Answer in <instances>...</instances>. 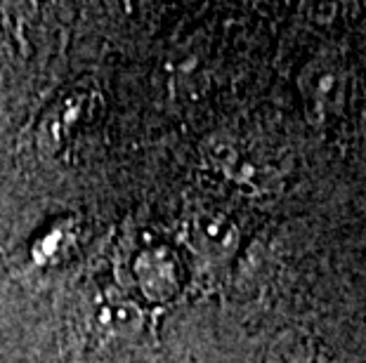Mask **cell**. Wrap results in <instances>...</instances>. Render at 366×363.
Returning a JSON list of instances; mask_svg holds the SVG:
<instances>
[{"instance_id":"2","label":"cell","mask_w":366,"mask_h":363,"mask_svg":"<svg viewBox=\"0 0 366 363\" xmlns=\"http://www.w3.org/2000/svg\"><path fill=\"white\" fill-rule=\"evenodd\" d=\"M99 104V92L95 83H79L54 99L50 109L43 113L38 126L36 142L38 151L48 158H57L66 149L76 133L88 118V113Z\"/></svg>"},{"instance_id":"1","label":"cell","mask_w":366,"mask_h":363,"mask_svg":"<svg viewBox=\"0 0 366 363\" xmlns=\"http://www.w3.org/2000/svg\"><path fill=\"white\" fill-rule=\"evenodd\" d=\"M201 153H204V163L244 189L264 191L269 182L277 180V170L267 156L241 137L224 133L210 135L201 144Z\"/></svg>"},{"instance_id":"4","label":"cell","mask_w":366,"mask_h":363,"mask_svg":"<svg viewBox=\"0 0 366 363\" xmlns=\"http://www.w3.org/2000/svg\"><path fill=\"white\" fill-rule=\"evenodd\" d=\"M189 238L199 252L208 255V257H220L237 243V231L222 215H206L194 224Z\"/></svg>"},{"instance_id":"3","label":"cell","mask_w":366,"mask_h":363,"mask_svg":"<svg viewBox=\"0 0 366 363\" xmlns=\"http://www.w3.org/2000/svg\"><path fill=\"white\" fill-rule=\"evenodd\" d=\"M300 92L312 118H324L340 97V73L329 57H317L300 76Z\"/></svg>"}]
</instances>
